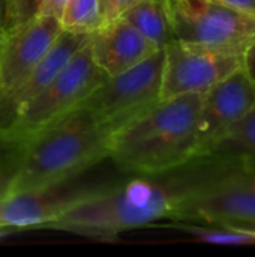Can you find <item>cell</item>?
<instances>
[{"mask_svg":"<svg viewBox=\"0 0 255 257\" xmlns=\"http://www.w3.org/2000/svg\"><path fill=\"white\" fill-rule=\"evenodd\" d=\"M44 0H5L3 26L6 29L23 24L36 17Z\"/></svg>","mask_w":255,"mask_h":257,"instance_id":"19","label":"cell"},{"mask_svg":"<svg viewBox=\"0 0 255 257\" xmlns=\"http://www.w3.org/2000/svg\"><path fill=\"white\" fill-rule=\"evenodd\" d=\"M60 33L57 18L39 14L23 24L5 27L0 39V98L41 62Z\"/></svg>","mask_w":255,"mask_h":257,"instance_id":"10","label":"cell"},{"mask_svg":"<svg viewBox=\"0 0 255 257\" xmlns=\"http://www.w3.org/2000/svg\"><path fill=\"white\" fill-rule=\"evenodd\" d=\"M236 11H240L243 14H249L255 17V0H218Z\"/></svg>","mask_w":255,"mask_h":257,"instance_id":"22","label":"cell"},{"mask_svg":"<svg viewBox=\"0 0 255 257\" xmlns=\"http://www.w3.org/2000/svg\"><path fill=\"white\" fill-rule=\"evenodd\" d=\"M65 184L0 199V229H45L68 209L99 190Z\"/></svg>","mask_w":255,"mask_h":257,"instance_id":"11","label":"cell"},{"mask_svg":"<svg viewBox=\"0 0 255 257\" xmlns=\"http://www.w3.org/2000/svg\"><path fill=\"white\" fill-rule=\"evenodd\" d=\"M3 30H5V26H3V21H0V39H2V35H3Z\"/></svg>","mask_w":255,"mask_h":257,"instance_id":"25","label":"cell"},{"mask_svg":"<svg viewBox=\"0 0 255 257\" xmlns=\"http://www.w3.org/2000/svg\"><path fill=\"white\" fill-rule=\"evenodd\" d=\"M254 102L255 83L243 66L204 92L197 122V157L209 155Z\"/></svg>","mask_w":255,"mask_h":257,"instance_id":"9","label":"cell"},{"mask_svg":"<svg viewBox=\"0 0 255 257\" xmlns=\"http://www.w3.org/2000/svg\"><path fill=\"white\" fill-rule=\"evenodd\" d=\"M111 133L77 108L20 145V160L8 194L68 182L108 158Z\"/></svg>","mask_w":255,"mask_h":257,"instance_id":"3","label":"cell"},{"mask_svg":"<svg viewBox=\"0 0 255 257\" xmlns=\"http://www.w3.org/2000/svg\"><path fill=\"white\" fill-rule=\"evenodd\" d=\"M161 99L204 93L243 66V54L225 53L182 41L164 47Z\"/></svg>","mask_w":255,"mask_h":257,"instance_id":"8","label":"cell"},{"mask_svg":"<svg viewBox=\"0 0 255 257\" xmlns=\"http://www.w3.org/2000/svg\"><path fill=\"white\" fill-rule=\"evenodd\" d=\"M170 220L255 232V163L233 164L185 197Z\"/></svg>","mask_w":255,"mask_h":257,"instance_id":"6","label":"cell"},{"mask_svg":"<svg viewBox=\"0 0 255 257\" xmlns=\"http://www.w3.org/2000/svg\"><path fill=\"white\" fill-rule=\"evenodd\" d=\"M89 47L93 62L105 77L122 74L159 50L122 17L104 23L92 33Z\"/></svg>","mask_w":255,"mask_h":257,"instance_id":"12","label":"cell"},{"mask_svg":"<svg viewBox=\"0 0 255 257\" xmlns=\"http://www.w3.org/2000/svg\"><path fill=\"white\" fill-rule=\"evenodd\" d=\"M203 93L161 99L114 131L108 158L126 172L156 176L197 158Z\"/></svg>","mask_w":255,"mask_h":257,"instance_id":"2","label":"cell"},{"mask_svg":"<svg viewBox=\"0 0 255 257\" xmlns=\"http://www.w3.org/2000/svg\"><path fill=\"white\" fill-rule=\"evenodd\" d=\"M164 48L134 68L105 77L78 105L111 134L161 101Z\"/></svg>","mask_w":255,"mask_h":257,"instance_id":"5","label":"cell"},{"mask_svg":"<svg viewBox=\"0 0 255 257\" xmlns=\"http://www.w3.org/2000/svg\"><path fill=\"white\" fill-rule=\"evenodd\" d=\"M21 148L20 145L0 139V199L6 197L12 178L15 175Z\"/></svg>","mask_w":255,"mask_h":257,"instance_id":"18","label":"cell"},{"mask_svg":"<svg viewBox=\"0 0 255 257\" xmlns=\"http://www.w3.org/2000/svg\"><path fill=\"white\" fill-rule=\"evenodd\" d=\"M135 2L138 0H105V23L120 17Z\"/></svg>","mask_w":255,"mask_h":257,"instance_id":"20","label":"cell"},{"mask_svg":"<svg viewBox=\"0 0 255 257\" xmlns=\"http://www.w3.org/2000/svg\"><path fill=\"white\" fill-rule=\"evenodd\" d=\"M92 35L62 30L53 47L41 62L5 96L0 98V133L11 123L15 113L36 96L90 41Z\"/></svg>","mask_w":255,"mask_h":257,"instance_id":"13","label":"cell"},{"mask_svg":"<svg viewBox=\"0 0 255 257\" xmlns=\"http://www.w3.org/2000/svg\"><path fill=\"white\" fill-rule=\"evenodd\" d=\"M174 227L209 244L216 245H255V232L216 226V224H204V223H192V221H174Z\"/></svg>","mask_w":255,"mask_h":257,"instance_id":"17","label":"cell"},{"mask_svg":"<svg viewBox=\"0 0 255 257\" xmlns=\"http://www.w3.org/2000/svg\"><path fill=\"white\" fill-rule=\"evenodd\" d=\"M234 161L215 155L197 157L186 164L162 173V179L138 178L117 188H99L45 229L113 241L119 233L158 220H170L179 203L204 187Z\"/></svg>","mask_w":255,"mask_h":257,"instance_id":"1","label":"cell"},{"mask_svg":"<svg viewBox=\"0 0 255 257\" xmlns=\"http://www.w3.org/2000/svg\"><path fill=\"white\" fill-rule=\"evenodd\" d=\"M105 78L90 54L89 42L68 65L12 117L0 139L21 145L48 125L78 108L86 96Z\"/></svg>","mask_w":255,"mask_h":257,"instance_id":"4","label":"cell"},{"mask_svg":"<svg viewBox=\"0 0 255 257\" xmlns=\"http://www.w3.org/2000/svg\"><path fill=\"white\" fill-rule=\"evenodd\" d=\"M174 39L243 54L255 41V17L218 0H165Z\"/></svg>","mask_w":255,"mask_h":257,"instance_id":"7","label":"cell"},{"mask_svg":"<svg viewBox=\"0 0 255 257\" xmlns=\"http://www.w3.org/2000/svg\"><path fill=\"white\" fill-rule=\"evenodd\" d=\"M59 23L62 30L92 35L105 23V0H71Z\"/></svg>","mask_w":255,"mask_h":257,"instance_id":"16","label":"cell"},{"mask_svg":"<svg viewBox=\"0 0 255 257\" xmlns=\"http://www.w3.org/2000/svg\"><path fill=\"white\" fill-rule=\"evenodd\" d=\"M120 17L159 48L174 41L165 0H138Z\"/></svg>","mask_w":255,"mask_h":257,"instance_id":"14","label":"cell"},{"mask_svg":"<svg viewBox=\"0 0 255 257\" xmlns=\"http://www.w3.org/2000/svg\"><path fill=\"white\" fill-rule=\"evenodd\" d=\"M243 69L255 83V41L243 53Z\"/></svg>","mask_w":255,"mask_h":257,"instance_id":"23","label":"cell"},{"mask_svg":"<svg viewBox=\"0 0 255 257\" xmlns=\"http://www.w3.org/2000/svg\"><path fill=\"white\" fill-rule=\"evenodd\" d=\"M71 0H44L41 9H39V15H48V17H54V18H60L66 5Z\"/></svg>","mask_w":255,"mask_h":257,"instance_id":"21","label":"cell"},{"mask_svg":"<svg viewBox=\"0 0 255 257\" xmlns=\"http://www.w3.org/2000/svg\"><path fill=\"white\" fill-rule=\"evenodd\" d=\"M215 155L234 163H255V102L251 110L212 148Z\"/></svg>","mask_w":255,"mask_h":257,"instance_id":"15","label":"cell"},{"mask_svg":"<svg viewBox=\"0 0 255 257\" xmlns=\"http://www.w3.org/2000/svg\"><path fill=\"white\" fill-rule=\"evenodd\" d=\"M3 12H5V0H0V21H3Z\"/></svg>","mask_w":255,"mask_h":257,"instance_id":"24","label":"cell"}]
</instances>
